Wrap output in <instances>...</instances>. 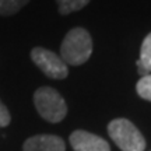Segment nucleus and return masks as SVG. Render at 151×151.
<instances>
[{
  "label": "nucleus",
  "mask_w": 151,
  "mask_h": 151,
  "mask_svg": "<svg viewBox=\"0 0 151 151\" xmlns=\"http://www.w3.org/2000/svg\"><path fill=\"white\" fill-rule=\"evenodd\" d=\"M92 53V39L90 32L76 27L66 34L60 46V58L66 65L80 66L90 59Z\"/></svg>",
  "instance_id": "obj_1"
},
{
  "label": "nucleus",
  "mask_w": 151,
  "mask_h": 151,
  "mask_svg": "<svg viewBox=\"0 0 151 151\" xmlns=\"http://www.w3.org/2000/svg\"><path fill=\"white\" fill-rule=\"evenodd\" d=\"M34 104L41 118L50 123H59L67 115L65 98L52 87H41L34 94Z\"/></svg>",
  "instance_id": "obj_2"
},
{
  "label": "nucleus",
  "mask_w": 151,
  "mask_h": 151,
  "mask_svg": "<svg viewBox=\"0 0 151 151\" xmlns=\"http://www.w3.org/2000/svg\"><path fill=\"white\" fill-rule=\"evenodd\" d=\"M108 133L112 141L122 151L146 150V140H144L143 134L127 119H113L108 124Z\"/></svg>",
  "instance_id": "obj_3"
},
{
  "label": "nucleus",
  "mask_w": 151,
  "mask_h": 151,
  "mask_svg": "<svg viewBox=\"0 0 151 151\" xmlns=\"http://www.w3.org/2000/svg\"><path fill=\"white\" fill-rule=\"evenodd\" d=\"M31 59L45 76L53 80H63L69 74V69L60 55L45 48H34L31 50Z\"/></svg>",
  "instance_id": "obj_4"
},
{
  "label": "nucleus",
  "mask_w": 151,
  "mask_h": 151,
  "mask_svg": "<svg viewBox=\"0 0 151 151\" xmlns=\"http://www.w3.org/2000/svg\"><path fill=\"white\" fill-rule=\"evenodd\" d=\"M74 151H111L109 143L87 130H76L69 139Z\"/></svg>",
  "instance_id": "obj_5"
},
{
  "label": "nucleus",
  "mask_w": 151,
  "mask_h": 151,
  "mask_svg": "<svg viewBox=\"0 0 151 151\" xmlns=\"http://www.w3.org/2000/svg\"><path fill=\"white\" fill-rule=\"evenodd\" d=\"M65 140L55 134H37L24 141L22 151H65Z\"/></svg>",
  "instance_id": "obj_6"
},
{
  "label": "nucleus",
  "mask_w": 151,
  "mask_h": 151,
  "mask_svg": "<svg viewBox=\"0 0 151 151\" xmlns=\"http://www.w3.org/2000/svg\"><path fill=\"white\" fill-rule=\"evenodd\" d=\"M58 9L62 16H67L73 11H78L83 7H86L90 0H56Z\"/></svg>",
  "instance_id": "obj_7"
},
{
  "label": "nucleus",
  "mask_w": 151,
  "mask_h": 151,
  "mask_svg": "<svg viewBox=\"0 0 151 151\" xmlns=\"http://www.w3.org/2000/svg\"><path fill=\"white\" fill-rule=\"evenodd\" d=\"M29 0H0V16H13L28 4Z\"/></svg>",
  "instance_id": "obj_8"
},
{
  "label": "nucleus",
  "mask_w": 151,
  "mask_h": 151,
  "mask_svg": "<svg viewBox=\"0 0 151 151\" xmlns=\"http://www.w3.org/2000/svg\"><path fill=\"white\" fill-rule=\"evenodd\" d=\"M139 62L144 66L147 73L151 74V32L144 38V41L141 43L140 59H139Z\"/></svg>",
  "instance_id": "obj_9"
},
{
  "label": "nucleus",
  "mask_w": 151,
  "mask_h": 151,
  "mask_svg": "<svg viewBox=\"0 0 151 151\" xmlns=\"http://www.w3.org/2000/svg\"><path fill=\"white\" fill-rule=\"evenodd\" d=\"M136 91L143 99L151 101V74L143 76L136 84Z\"/></svg>",
  "instance_id": "obj_10"
},
{
  "label": "nucleus",
  "mask_w": 151,
  "mask_h": 151,
  "mask_svg": "<svg viewBox=\"0 0 151 151\" xmlns=\"http://www.w3.org/2000/svg\"><path fill=\"white\" fill-rule=\"evenodd\" d=\"M10 122H11L10 112H9L7 106L0 101V127H6V126H9Z\"/></svg>",
  "instance_id": "obj_11"
}]
</instances>
